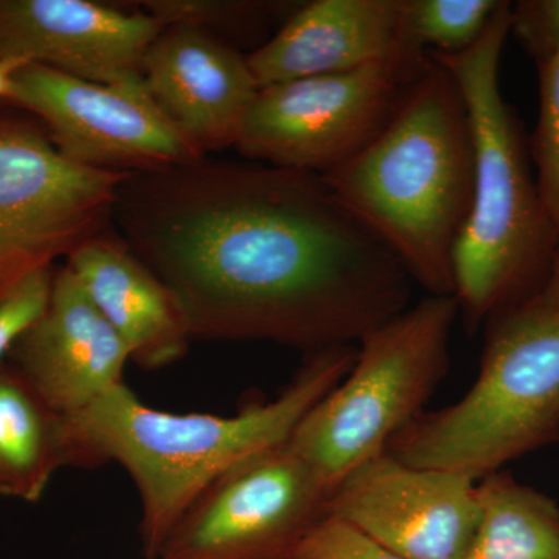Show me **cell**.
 <instances>
[{
	"mask_svg": "<svg viewBox=\"0 0 559 559\" xmlns=\"http://www.w3.org/2000/svg\"><path fill=\"white\" fill-rule=\"evenodd\" d=\"M110 229L175 294L191 337L314 353L411 307L399 257L316 173L207 156L128 173Z\"/></svg>",
	"mask_w": 559,
	"mask_h": 559,
	"instance_id": "6da1fadb",
	"label": "cell"
},
{
	"mask_svg": "<svg viewBox=\"0 0 559 559\" xmlns=\"http://www.w3.org/2000/svg\"><path fill=\"white\" fill-rule=\"evenodd\" d=\"M356 355L355 345L308 353L277 399L246 404L231 417L153 409L124 382L72 415L87 468L117 462L139 489L143 559L159 557L180 518L213 481L288 443L305 415L347 377Z\"/></svg>",
	"mask_w": 559,
	"mask_h": 559,
	"instance_id": "7a4b0ae2",
	"label": "cell"
},
{
	"mask_svg": "<svg viewBox=\"0 0 559 559\" xmlns=\"http://www.w3.org/2000/svg\"><path fill=\"white\" fill-rule=\"evenodd\" d=\"M322 178L415 285L428 296H454V249L473 201L474 143L450 70L430 55L388 127Z\"/></svg>",
	"mask_w": 559,
	"mask_h": 559,
	"instance_id": "3957f363",
	"label": "cell"
},
{
	"mask_svg": "<svg viewBox=\"0 0 559 559\" xmlns=\"http://www.w3.org/2000/svg\"><path fill=\"white\" fill-rule=\"evenodd\" d=\"M510 20L511 3L500 2L469 49L430 53L457 81L473 132V201L454 249V297L471 336L535 296L559 248L530 168L528 143L500 90Z\"/></svg>",
	"mask_w": 559,
	"mask_h": 559,
	"instance_id": "277c9868",
	"label": "cell"
},
{
	"mask_svg": "<svg viewBox=\"0 0 559 559\" xmlns=\"http://www.w3.org/2000/svg\"><path fill=\"white\" fill-rule=\"evenodd\" d=\"M476 382L457 403L423 412L388 454L480 481L559 444V314L530 300L488 320Z\"/></svg>",
	"mask_w": 559,
	"mask_h": 559,
	"instance_id": "5b68a950",
	"label": "cell"
},
{
	"mask_svg": "<svg viewBox=\"0 0 559 559\" xmlns=\"http://www.w3.org/2000/svg\"><path fill=\"white\" fill-rule=\"evenodd\" d=\"M454 296H426L359 341L347 377L294 430L290 450L333 489L423 414L450 371Z\"/></svg>",
	"mask_w": 559,
	"mask_h": 559,
	"instance_id": "8992f818",
	"label": "cell"
},
{
	"mask_svg": "<svg viewBox=\"0 0 559 559\" xmlns=\"http://www.w3.org/2000/svg\"><path fill=\"white\" fill-rule=\"evenodd\" d=\"M127 175L70 160L38 120L0 112V300L109 231Z\"/></svg>",
	"mask_w": 559,
	"mask_h": 559,
	"instance_id": "52a82bcc",
	"label": "cell"
},
{
	"mask_svg": "<svg viewBox=\"0 0 559 559\" xmlns=\"http://www.w3.org/2000/svg\"><path fill=\"white\" fill-rule=\"evenodd\" d=\"M429 57L261 87L235 148L248 160L325 175L388 127Z\"/></svg>",
	"mask_w": 559,
	"mask_h": 559,
	"instance_id": "ba28073f",
	"label": "cell"
},
{
	"mask_svg": "<svg viewBox=\"0 0 559 559\" xmlns=\"http://www.w3.org/2000/svg\"><path fill=\"white\" fill-rule=\"evenodd\" d=\"M330 498L310 465L282 444L213 481L156 559H289L329 513Z\"/></svg>",
	"mask_w": 559,
	"mask_h": 559,
	"instance_id": "9c48e42d",
	"label": "cell"
},
{
	"mask_svg": "<svg viewBox=\"0 0 559 559\" xmlns=\"http://www.w3.org/2000/svg\"><path fill=\"white\" fill-rule=\"evenodd\" d=\"M49 132L70 160L114 173H138L204 157L151 97L143 75L94 83L27 62L7 100Z\"/></svg>",
	"mask_w": 559,
	"mask_h": 559,
	"instance_id": "30bf717a",
	"label": "cell"
},
{
	"mask_svg": "<svg viewBox=\"0 0 559 559\" xmlns=\"http://www.w3.org/2000/svg\"><path fill=\"white\" fill-rule=\"evenodd\" d=\"M330 516L404 559H462L480 518L477 481L418 468L384 452L331 492Z\"/></svg>",
	"mask_w": 559,
	"mask_h": 559,
	"instance_id": "8fae6325",
	"label": "cell"
},
{
	"mask_svg": "<svg viewBox=\"0 0 559 559\" xmlns=\"http://www.w3.org/2000/svg\"><path fill=\"white\" fill-rule=\"evenodd\" d=\"M160 32L148 13L90 0H0V60L36 62L94 83L143 75Z\"/></svg>",
	"mask_w": 559,
	"mask_h": 559,
	"instance_id": "7c38bea8",
	"label": "cell"
},
{
	"mask_svg": "<svg viewBox=\"0 0 559 559\" xmlns=\"http://www.w3.org/2000/svg\"><path fill=\"white\" fill-rule=\"evenodd\" d=\"M143 79L162 112L204 156L235 146L260 90L245 53L189 25L162 28Z\"/></svg>",
	"mask_w": 559,
	"mask_h": 559,
	"instance_id": "4fadbf2b",
	"label": "cell"
},
{
	"mask_svg": "<svg viewBox=\"0 0 559 559\" xmlns=\"http://www.w3.org/2000/svg\"><path fill=\"white\" fill-rule=\"evenodd\" d=\"M128 360L127 345L72 271L62 266L55 271L46 312L11 349L7 362L55 411L72 417L123 384Z\"/></svg>",
	"mask_w": 559,
	"mask_h": 559,
	"instance_id": "5bb4252c",
	"label": "cell"
},
{
	"mask_svg": "<svg viewBox=\"0 0 559 559\" xmlns=\"http://www.w3.org/2000/svg\"><path fill=\"white\" fill-rule=\"evenodd\" d=\"M421 55L404 38L401 0H314L246 57L261 90Z\"/></svg>",
	"mask_w": 559,
	"mask_h": 559,
	"instance_id": "9a60e30c",
	"label": "cell"
},
{
	"mask_svg": "<svg viewBox=\"0 0 559 559\" xmlns=\"http://www.w3.org/2000/svg\"><path fill=\"white\" fill-rule=\"evenodd\" d=\"M66 266L142 369L186 356L193 337L178 299L112 229L70 253Z\"/></svg>",
	"mask_w": 559,
	"mask_h": 559,
	"instance_id": "2e32d148",
	"label": "cell"
},
{
	"mask_svg": "<svg viewBox=\"0 0 559 559\" xmlns=\"http://www.w3.org/2000/svg\"><path fill=\"white\" fill-rule=\"evenodd\" d=\"M87 468L72 421L10 362L0 366V496L38 502L62 468Z\"/></svg>",
	"mask_w": 559,
	"mask_h": 559,
	"instance_id": "e0dca14e",
	"label": "cell"
},
{
	"mask_svg": "<svg viewBox=\"0 0 559 559\" xmlns=\"http://www.w3.org/2000/svg\"><path fill=\"white\" fill-rule=\"evenodd\" d=\"M480 518L462 559H559V506L503 469L477 481Z\"/></svg>",
	"mask_w": 559,
	"mask_h": 559,
	"instance_id": "ac0fdd59",
	"label": "cell"
},
{
	"mask_svg": "<svg viewBox=\"0 0 559 559\" xmlns=\"http://www.w3.org/2000/svg\"><path fill=\"white\" fill-rule=\"evenodd\" d=\"M499 5V0H401L404 38L419 53H460L480 39Z\"/></svg>",
	"mask_w": 559,
	"mask_h": 559,
	"instance_id": "d6986e66",
	"label": "cell"
},
{
	"mask_svg": "<svg viewBox=\"0 0 559 559\" xmlns=\"http://www.w3.org/2000/svg\"><path fill=\"white\" fill-rule=\"evenodd\" d=\"M162 28L189 25L212 33L224 40L259 38L261 32L282 27L300 3L259 2V0H148L142 2ZM226 43V40H224Z\"/></svg>",
	"mask_w": 559,
	"mask_h": 559,
	"instance_id": "ffe728a7",
	"label": "cell"
},
{
	"mask_svg": "<svg viewBox=\"0 0 559 559\" xmlns=\"http://www.w3.org/2000/svg\"><path fill=\"white\" fill-rule=\"evenodd\" d=\"M539 119L530 138V157L544 209L559 237V50L538 62Z\"/></svg>",
	"mask_w": 559,
	"mask_h": 559,
	"instance_id": "44dd1931",
	"label": "cell"
},
{
	"mask_svg": "<svg viewBox=\"0 0 559 559\" xmlns=\"http://www.w3.org/2000/svg\"><path fill=\"white\" fill-rule=\"evenodd\" d=\"M53 277V267L35 272L0 300V366L43 318L49 305Z\"/></svg>",
	"mask_w": 559,
	"mask_h": 559,
	"instance_id": "7402d4cb",
	"label": "cell"
},
{
	"mask_svg": "<svg viewBox=\"0 0 559 559\" xmlns=\"http://www.w3.org/2000/svg\"><path fill=\"white\" fill-rule=\"evenodd\" d=\"M289 559H404L347 522L326 514Z\"/></svg>",
	"mask_w": 559,
	"mask_h": 559,
	"instance_id": "603a6c76",
	"label": "cell"
},
{
	"mask_svg": "<svg viewBox=\"0 0 559 559\" xmlns=\"http://www.w3.org/2000/svg\"><path fill=\"white\" fill-rule=\"evenodd\" d=\"M510 33L536 64L559 50V0H521L511 3Z\"/></svg>",
	"mask_w": 559,
	"mask_h": 559,
	"instance_id": "cb8c5ba5",
	"label": "cell"
},
{
	"mask_svg": "<svg viewBox=\"0 0 559 559\" xmlns=\"http://www.w3.org/2000/svg\"><path fill=\"white\" fill-rule=\"evenodd\" d=\"M544 310L559 314V248L551 261L549 274L535 296L527 299Z\"/></svg>",
	"mask_w": 559,
	"mask_h": 559,
	"instance_id": "d4e9b609",
	"label": "cell"
},
{
	"mask_svg": "<svg viewBox=\"0 0 559 559\" xmlns=\"http://www.w3.org/2000/svg\"><path fill=\"white\" fill-rule=\"evenodd\" d=\"M27 62L20 60H0V100H7L13 84L14 73Z\"/></svg>",
	"mask_w": 559,
	"mask_h": 559,
	"instance_id": "484cf974",
	"label": "cell"
}]
</instances>
